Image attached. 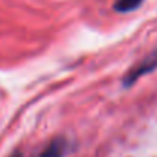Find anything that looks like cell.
I'll return each mask as SVG.
<instances>
[{"label": "cell", "instance_id": "cell-1", "mask_svg": "<svg viewBox=\"0 0 157 157\" xmlns=\"http://www.w3.org/2000/svg\"><path fill=\"white\" fill-rule=\"evenodd\" d=\"M157 67V52L151 53L150 56H147L144 61H140L134 69H131L128 73H127V76H125V79H124V84L128 87V86H131V84H134L142 75H145V73H150L151 70H154Z\"/></svg>", "mask_w": 157, "mask_h": 157}, {"label": "cell", "instance_id": "cell-2", "mask_svg": "<svg viewBox=\"0 0 157 157\" xmlns=\"http://www.w3.org/2000/svg\"><path fill=\"white\" fill-rule=\"evenodd\" d=\"M67 151V142L61 137L53 139L52 142L41 151L40 157H64Z\"/></svg>", "mask_w": 157, "mask_h": 157}, {"label": "cell", "instance_id": "cell-4", "mask_svg": "<svg viewBox=\"0 0 157 157\" xmlns=\"http://www.w3.org/2000/svg\"><path fill=\"white\" fill-rule=\"evenodd\" d=\"M11 157H23V156H21L20 153H15V154H12V156H11Z\"/></svg>", "mask_w": 157, "mask_h": 157}, {"label": "cell", "instance_id": "cell-3", "mask_svg": "<svg viewBox=\"0 0 157 157\" xmlns=\"http://www.w3.org/2000/svg\"><path fill=\"white\" fill-rule=\"evenodd\" d=\"M142 2H144V0H116V3H114V11L122 12V14L131 12V11L137 9V8L142 5Z\"/></svg>", "mask_w": 157, "mask_h": 157}]
</instances>
